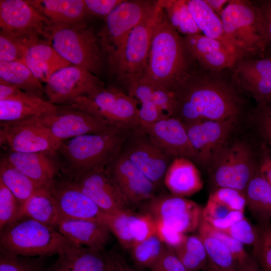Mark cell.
Returning <instances> with one entry per match:
<instances>
[{"instance_id":"cell-1","label":"cell","mask_w":271,"mask_h":271,"mask_svg":"<svg viewBox=\"0 0 271 271\" xmlns=\"http://www.w3.org/2000/svg\"><path fill=\"white\" fill-rule=\"evenodd\" d=\"M173 116L184 123L199 120H232L238 123L244 102L236 90L219 79L192 72L173 91Z\"/></svg>"},{"instance_id":"cell-2","label":"cell","mask_w":271,"mask_h":271,"mask_svg":"<svg viewBox=\"0 0 271 271\" xmlns=\"http://www.w3.org/2000/svg\"><path fill=\"white\" fill-rule=\"evenodd\" d=\"M188 56L183 38L164 13L154 32L142 77L154 85L173 91L193 72Z\"/></svg>"},{"instance_id":"cell-3","label":"cell","mask_w":271,"mask_h":271,"mask_svg":"<svg viewBox=\"0 0 271 271\" xmlns=\"http://www.w3.org/2000/svg\"><path fill=\"white\" fill-rule=\"evenodd\" d=\"M130 131L113 127L63 141L57 152L64 161L61 174L106 167L121 152Z\"/></svg>"},{"instance_id":"cell-4","label":"cell","mask_w":271,"mask_h":271,"mask_svg":"<svg viewBox=\"0 0 271 271\" xmlns=\"http://www.w3.org/2000/svg\"><path fill=\"white\" fill-rule=\"evenodd\" d=\"M45 40L71 64L98 76L107 64L98 33L86 20L71 25L49 26Z\"/></svg>"},{"instance_id":"cell-5","label":"cell","mask_w":271,"mask_h":271,"mask_svg":"<svg viewBox=\"0 0 271 271\" xmlns=\"http://www.w3.org/2000/svg\"><path fill=\"white\" fill-rule=\"evenodd\" d=\"M164 14L160 0L157 1L151 13L130 32L107 59L110 72L127 90L143 76L154 32Z\"/></svg>"},{"instance_id":"cell-6","label":"cell","mask_w":271,"mask_h":271,"mask_svg":"<svg viewBox=\"0 0 271 271\" xmlns=\"http://www.w3.org/2000/svg\"><path fill=\"white\" fill-rule=\"evenodd\" d=\"M69 240L55 228L21 217L1 231V248L26 257L58 254Z\"/></svg>"},{"instance_id":"cell-7","label":"cell","mask_w":271,"mask_h":271,"mask_svg":"<svg viewBox=\"0 0 271 271\" xmlns=\"http://www.w3.org/2000/svg\"><path fill=\"white\" fill-rule=\"evenodd\" d=\"M258 165V153L251 144L231 136L208 168L211 191L228 187L245 192Z\"/></svg>"},{"instance_id":"cell-8","label":"cell","mask_w":271,"mask_h":271,"mask_svg":"<svg viewBox=\"0 0 271 271\" xmlns=\"http://www.w3.org/2000/svg\"><path fill=\"white\" fill-rule=\"evenodd\" d=\"M220 18L224 34L240 59L254 55L263 57L267 43L257 5L247 1H229Z\"/></svg>"},{"instance_id":"cell-9","label":"cell","mask_w":271,"mask_h":271,"mask_svg":"<svg viewBox=\"0 0 271 271\" xmlns=\"http://www.w3.org/2000/svg\"><path fill=\"white\" fill-rule=\"evenodd\" d=\"M138 101L119 88L105 87L90 96H81L70 104L108 123L127 130L139 128Z\"/></svg>"},{"instance_id":"cell-10","label":"cell","mask_w":271,"mask_h":271,"mask_svg":"<svg viewBox=\"0 0 271 271\" xmlns=\"http://www.w3.org/2000/svg\"><path fill=\"white\" fill-rule=\"evenodd\" d=\"M61 143L37 117L0 123L1 146L8 151L44 152L53 156L57 153Z\"/></svg>"},{"instance_id":"cell-11","label":"cell","mask_w":271,"mask_h":271,"mask_svg":"<svg viewBox=\"0 0 271 271\" xmlns=\"http://www.w3.org/2000/svg\"><path fill=\"white\" fill-rule=\"evenodd\" d=\"M157 1L123 0L104 19L98 32L107 59L117 50L130 32L151 13Z\"/></svg>"},{"instance_id":"cell-12","label":"cell","mask_w":271,"mask_h":271,"mask_svg":"<svg viewBox=\"0 0 271 271\" xmlns=\"http://www.w3.org/2000/svg\"><path fill=\"white\" fill-rule=\"evenodd\" d=\"M105 88L99 77L82 67L70 65L53 73L45 83L48 100L66 105L81 96H90Z\"/></svg>"},{"instance_id":"cell-13","label":"cell","mask_w":271,"mask_h":271,"mask_svg":"<svg viewBox=\"0 0 271 271\" xmlns=\"http://www.w3.org/2000/svg\"><path fill=\"white\" fill-rule=\"evenodd\" d=\"M147 212L155 221L186 234L198 230L203 208L196 202L172 194L156 195L149 201Z\"/></svg>"},{"instance_id":"cell-14","label":"cell","mask_w":271,"mask_h":271,"mask_svg":"<svg viewBox=\"0 0 271 271\" xmlns=\"http://www.w3.org/2000/svg\"><path fill=\"white\" fill-rule=\"evenodd\" d=\"M102 210H128L129 205L111 177L106 167L62 175Z\"/></svg>"},{"instance_id":"cell-15","label":"cell","mask_w":271,"mask_h":271,"mask_svg":"<svg viewBox=\"0 0 271 271\" xmlns=\"http://www.w3.org/2000/svg\"><path fill=\"white\" fill-rule=\"evenodd\" d=\"M48 21L27 0L0 1L1 31L25 41L45 40Z\"/></svg>"},{"instance_id":"cell-16","label":"cell","mask_w":271,"mask_h":271,"mask_svg":"<svg viewBox=\"0 0 271 271\" xmlns=\"http://www.w3.org/2000/svg\"><path fill=\"white\" fill-rule=\"evenodd\" d=\"M184 123L195 153V162L209 168L238 123L232 120H199Z\"/></svg>"},{"instance_id":"cell-17","label":"cell","mask_w":271,"mask_h":271,"mask_svg":"<svg viewBox=\"0 0 271 271\" xmlns=\"http://www.w3.org/2000/svg\"><path fill=\"white\" fill-rule=\"evenodd\" d=\"M37 119L61 142L116 127L85 111L69 105H58L56 110L38 116Z\"/></svg>"},{"instance_id":"cell-18","label":"cell","mask_w":271,"mask_h":271,"mask_svg":"<svg viewBox=\"0 0 271 271\" xmlns=\"http://www.w3.org/2000/svg\"><path fill=\"white\" fill-rule=\"evenodd\" d=\"M122 151L158 187L173 160L139 128L128 133Z\"/></svg>"},{"instance_id":"cell-19","label":"cell","mask_w":271,"mask_h":271,"mask_svg":"<svg viewBox=\"0 0 271 271\" xmlns=\"http://www.w3.org/2000/svg\"><path fill=\"white\" fill-rule=\"evenodd\" d=\"M112 180L129 204L149 201L158 186L122 151L106 166Z\"/></svg>"},{"instance_id":"cell-20","label":"cell","mask_w":271,"mask_h":271,"mask_svg":"<svg viewBox=\"0 0 271 271\" xmlns=\"http://www.w3.org/2000/svg\"><path fill=\"white\" fill-rule=\"evenodd\" d=\"M140 128L172 159L185 158L195 162L185 124L179 118L171 116L153 123H141Z\"/></svg>"},{"instance_id":"cell-21","label":"cell","mask_w":271,"mask_h":271,"mask_svg":"<svg viewBox=\"0 0 271 271\" xmlns=\"http://www.w3.org/2000/svg\"><path fill=\"white\" fill-rule=\"evenodd\" d=\"M99 221L107 227L122 246L129 250L156 233L155 221L148 213L136 214L129 210L103 211Z\"/></svg>"},{"instance_id":"cell-22","label":"cell","mask_w":271,"mask_h":271,"mask_svg":"<svg viewBox=\"0 0 271 271\" xmlns=\"http://www.w3.org/2000/svg\"><path fill=\"white\" fill-rule=\"evenodd\" d=\"M47 188L56 201L62 220L81 219L99 221L103 210L60 174Z\"/></svg>"},{"instance_id":"cell-23","label":"cell","mask_w":271,"mask_h":271,"mask_svg":"<svg viewBox=\"0 0 271 271\" xmlns=\"http://www.w3.org/2000/svg\"><path fill=\"white\" fill-rule=\"evenodd\" d=\"M234 78L237 85L249 92L257 105L268 103L271 99V58L240 61Z\"/></svg>"},{"instance_id":"cell-24","label":"cell","mask_w":271,"mask_h":271,"mask_svg":"<svg viewBox=\"0 0 271 271\" xmlns=\"http://www.w3.org/2000/svg\"><path fill=\"white\" fill-rule=\"evenodd\" d=\"M183 40L192 57L206 69L220 70L233 66L239 60L220 41L204 35L186 36Z\"/></svg>"},{"instance_id":"cell-25","label":"cell","mask_w":271,"mask_h":271,"mask_svg":"<svg viewBox=\"0 0 271 271\" xmlns=\"http://www.w3.org/2000/svg\"><path fill=\"white\" fill-rule=\"evenodd\" d=\"M44 152L8 151L3 158L41 187L48 188L60 174L57 165Z\"/></svg>"},{"instance_id":"cell-26","label":"cell","mask_w":271,"mask_h":271,"mask_svg":"<svg viewBox=\"0 0 271 271\" xmlns=\"http://www.w3.org/2000/svg\"><path fill=\"white\" fill-rule=\"evenodd\" d=\"M76 245L103 250L110 239V231L102 222L93 220L69 219L60 221L56 228Z\"/></svg>"},{"instance_id":"cell-27","label":"cell","mask_w":271,"mask_h":271,"mask_svg":"<svg viewBox=\"0 0 271 271\" xmlns=\"http://www.w3.org/2000/svg\"><path fill=\"white\" fill-rule=\"evenodd\" d=\"M47 271H107L103 250L79 246L69 241Z\"/></svg>"},{"instance_id":"cell-28","label":"cell","mask_w":271,"mask_h":271,"mask_svg":"<svg viewBox=\"0 0 271 271\" xmlns=\"http://www.w3.org/2000/svg\"><path fill=\"white\" fill-rule=\"evenodd\" d=\"M24 61L34 75L45 83L53 73L71 65L43 39L28 42Z\"/></svg>"},{"instance_id":"cell-29","label":"cell","mask_w":271,"mask_h":271,"mask_svg":"<svg viewBox=\"0 0 271 271\" xmlns=\"http://www.w3.org/2000/svg\"><path fill=\"white\" fill-rule=\"evenodd\" d=\"M56 105L43 98L26 92L0 100L1 122H14L38 117L57 110Z\"/></svg>"},{"instance_id":"cell-30","label":"cell","mask_w":271,"mask_h":271,"mask_svg":"<svg viewBox=\"0 0 271 271\" xmlns=\"http://www.w3.org/2000/svg\"><path fill=\"white\" fill-rule=\"evenodd\" d=\"M164 183L171 194L187 197L195 194L203 187L200 172L193 162L185 158H176L170 163Z\"/></svg>"},{"instance_id":"cell-31","label":"cell","mask_w":271,"mask_h":271,"mask_svg":"<svg viewBox=\"0 0 271 271\" xmlns=\"http://www.w3.org/2000/svg\"><path fill=\"white\" fill-rule=\"evenodd\" d=\"M49 26L71 25L87 20L84 0H27Z\"/></svg>"},{"instance_id":"cell-32","label":"cell","mask_w":271,"mask_h":271,"mask_svg":"<svg viewBox=\"0 0 271 271\" xmlns=\"http://www.w3.org/2000/svg\"><path fill=\"white\" fill-rule=\"evenodd\" d=\"M187 3L200 32L208 37L220 41L240 60L235 49L224 34L220 17L211 9L205 0H188Z\"/></svg>"},{"instance_id":"cell-33","label":"cell","mask_w":271,"mask_h":271,"mask_svg":"<svg viewBox=\"0 0 271 271\" xmlns=\"http://www.w3.org/2000/svg\"><path fill=\"white\" fill-rule=\"evenodd\" d=\"M245 194L246 207L260 223L269 224L271 220V187L261 175L258 168L248 184Z\"/></svg>"},{"instance_id":"cell-34","label":"cell","mask_w":271,"mask_h":271,"mask_svg":"<svg viewBox=\"0 0 271 271\" xmlns=\"http://www.w3.org/2000/svg\"><path fill=\"white\" fill-rule=\"evenodd\" d=\"M0 79L29 94L43 98L44 86L24 61L0 62Z\"/></svg>"},{"instance_id":"cell-35","label":"cell","mask_w":271,"mask_h":271,"mask_svg":"<svg viewBox=\"0 0 271 271\" xmlns=\"http://www.w3.org/2000/svg\"><path fill=\"white\" fill-rule=\"evenodd\" d=\"M23 216L55 228L62 220L54 197L49 189L44 187L39 188L28 201L22 212Z\"/></svg>"},{"instance_id":"cell-36","label":"cell","mask_w":271,"mask_h":271,"mask_svg":"<svg viewBox=\"0 0 271 271\" xmlns=\"http://www.w3.org/2000/svg\"><path fill=\"white\" fill-rule=\"evenodd\" d=\"M0 181L18 200L22 214L28 201L41 188L28 176L9 164L3 158L0 163Z\"/></svg>"},{"instance_id":"cell-37","label":"cell","mask_w":271,"mask_h":271,"mask_svg":"<svg viewBox=\"0 0 271 271\" xmlns=\"http://www.w3.org/2000/svg\"><path fill=\"white\" fill-rule=\"evenodd\" d=\"M198 231L208 260L223 271H236L238 263L231 252L221 241L208 231L202 220Z\"/></svg>"},{"instance_id":"cell-38","label":"cell","mask_w":271,"mask_h":271,"mask_svg":"<svg viewBox=\"0 0 271 271\" xmlns=\"http://www.w3.org/2000/svg\"><path fill=\"white\" fill-rule=\"evenodd\" d=\"M160 3L168 21L179 33L185 36L200 34L187 1L160 0Z\"/></svg>"},{"instance_id":"cell-39","label":"cell","mask_w":271,"mask_h":271,"mask_svg":"<svg viewBox=\"0 0 271 271\" xmlns=\"http://www.w3.org/2000/svg\"><path fill=\"white\" fill-rule=\"evenodd\" d=\"M188 271H202L208 258L203 242L197 235H186L183 241L173 248Z\"/></svg>"},{"instance_id":"cell-40","label":"cell","mask_w":271,"mask_h":271,"mask_svg":"<svg viewBox=\"0 0 271 271\" xmlns=\"http://www.w3.org/2000/svg\"><path fill=\"white\" fill-rule=\"evenodd\" d=\"M154 86L148 81L142 79L129 90L128 94L140 104L139 118L141 123H153L167 117L153 100Z\"/></svg>"},{"instance_id":"cell-41","label":"cell","mask_w":271,"mask_h":271,"mask_svg":"<svg viewBox=\"0 0 271 271\" xmlns=\"http://www.w3.org/2000/svg\"><path fill=\"white\" fill-rule=\"evenodd\" d=\"M166 246L155 233L135 244L129 250L132 261L137 267L150 269L162 255Z\"/></svg>"},{"instance_id":"cell-42","label":"cell","mask_w":271,"mask_h":271,"mask_svg":"<svg viewBox=\"0 0 271 271\" xmlns=\"http://www.w3.org/2000/svg\"><path fill=\"white\" fill-rule=\"evenodd\" d=\"M244 217L243 211L232 210L209 199L202 210V218L211 226L220 230L228 228Z\"/></svg>"},{"instance_id":"cell-43","label":"cell","mask_w":271,"mask_h":271,"mask_svg":"<svg viewBox=\"0 0 271 271\" xmlns=\"http://www.w3.org/2000/svg\"><path fill=\"white\" fill-rule=\"evenodd\" d=\"M43 256L32 258L0 249V271H47Z\"/></svg>"},{"instance_id":"cell-44","label":"cell","mask_w":271,"mask_h":271,"mask_svg":"<svg viewBox=\"0 0 271 271\" xmlns=\"http://www.w3.org/2000/svg\"><path fill=\"white\" fill-rule=\"evenodd\" d=\"M21 214L18 200L0 181V230L19 219Z\"/></svg>"},{"instance_id":"cell-45","label":"cell","mask_w":271,"mask_h":271,"mask_svg":"<svg viewBox=\"0 0 271 271\" xmlns=\"http://www.w3.org/2000/svg\"><path fill=\"white\" fill-rule=\"evenodd\" d=\"M259 235L253 246L252 256L262 271H271V226L260 225Z\"/></svg>"},{"instance_id":"cell-46","label":"cell","mask_w":271,"mask_h":271,"mask_svg":"<svg viewBox=\"0 0 271 271\" xmlns=\"http://www.w3.org/2000/svg\"><path fill=\"white\" fill-rule=\"evenodd\" d=\"M208 199L222 204L232 210L244 212L246 207L245 192L234 188H217L211 192Z\"/></svg>"},{"instance_id":"cell-47","label":"cell","mask_w":271,"mask_h":271,"mask_svg":"<svg viewBox=\"0 0 271 271\" xmlns=\"http://www.w3.org/2000/svg\"><path fill=\"white\" fill-rule=\"evenodd\" d=\"M27 43L0 31V62L24 61Z\"/></svg>"},{"instance_id":"cell-48","label":"cell","mask_w":271,"mask_h":271,"mask_svg":"<svg viewBox=\"0 0 271 271\" xmlns=\"http://www.w3.org/2000/svg\"><path fill=\"white\" fill-rule=\"evenodd\" d=\"M220 231L229 235L243 245L252 246L257 242L260 233L259 227L253 225L245 217L228 228Z\"/></svg>"},{"instance_id":"cell-49","label":"cell","mask_w":271,"mask_h":271,"mask_svg":"<svg viewBox=\"0 0 271 271\" xmlns=\"http://www.w3.org/2000/svg\"><path fill=\"white\" fill-rule=\"evenodd\" d=\"M202 222L208 231L221 241L229 250L238 263L249 257V255L245 251L242 243L226 233L213 227L203 218Z\"/></svg>"},{"instance_id":"cell-50","label":"cell","mask_w":271,"mask_h":271,"mask_svg":"<svg viewBox=\"0 0 271 271\" xmlns=\"http://www.w3.org/2000/svg\"><path fill=\"white\" fill-rule=\"evenodd\" d=\"M254 121L263 141L271 147V105H257Z\"/></svg>"},{"instance_id":"cell-51","label":"cell","mask_w":271,"mask_h":271,"mask_svg":"<svg viewBox=\"0 0 271 271\" xmlns=\"http://www.w3.org/2000/svg\"><path fill=\"white\" fill-rule=\"evenodd\" d=\"M153 86V100L154 103L167 116H173L175 111L174 92L163 87Z\"/></svg>"},{"instance_id":"cell-52","label":"cell","mask_w":271,"mask_h":271,"mask_svg":"<svg viewBox=\"0 0 271 271\" xmlns=\"http://www.w3.org/2000/svg\"><path fill=\"white\" fill-rule=\"evenodd\" d=\"M150 269L151 271H188L173 248L167 245L162 255Z\"/></svg>"},{"instance_id":"cell-53","label":"cell","mask_w":271,"mask_h":271,"mask_svg":"<svg viewBox=\"0 0 271 271\" xmlns=\"http://www.w3.org/2000/svg\"><path fill=\"white\" fill-rule=\"evenodd\" d=\"M88 16L105 19L123 0H84Z\"/></svg>"},{"instance_id":"cell-54","label":"cell","mask_w":271,"mask_h":271,"mask_svg":"<svg viewBox=\"0 0 271 271\" xmlns=\"http://www.w3.org/2000/svg\"><path fill=\"white\" fill-rule=\"evenodd\" d=\"M155 221L156 233L166 245L175 248L184 240L186 234L178 232L164 223Z\"/></svg>"},{"instance_id":"cell-55","label":"cell","mask_w":271,"mask_h":271,"mask_svg":"<svg viewBox=\"0 0 271 271\" xmlns=\"http://www.w3.org/2000/svg\"><path fill=\"white\" fill-rule=\"evenodd\" d=\"M258 151L259 171L271 187V147L262 141Z\"/></svg>"},{"instance_id":"cell-56","label":"cell","mask_w":271,"mask_h":271,"mask_svg":"<svg viewBox=\"0 0 271 271\" xmlns=\"http://www.w3.org/2000/svg\"><path fill=\"white\" fill-rule=\"evenodd\" d=\"M107 271H136L125 261L122 255L114 249L103 250Z\"/></svg>"},{"instance_id":"cell-57","label":"cell","mask_w":271,"mask_h":271,"mask_svg":"<svg viewBox=\"0 0 271 271\" xmlns=\"http://www.w3.org/2000/svg\"><path fill=\"white\" fill-rule=\"evenodd\" d=\"M265 39L271 43V1L260 2L257 5Z\"/></svg>"},{"instance_id":"cell-58","label":"cell","mask_w":271,"mask_h":271,"mask_svg":"<svg viewBox=\"0 0 271 271\" xmlns=\"http://www.w3.org/2000/svg\"><path fill=\"white\" fill-rule=\"evenodd\" d=\"M24 92L12 84L0 79V100L17 96Z\"/></svg>"},{"instance_id":"cell-59","label":"cell","mask_w":271,"mask_h":271,"mask_svg":"<svg viewBox=\"0 0 271 271\" xmlns=\"http://www.w3.org/2000/svg\"><path fill=\"white\" fill-rule=\"evenodd\" d=\"M236 271H262L253 256L249 257L243 262L238 263Z\"/></svg>"},{"instance_id":"cell-60","label":"cell","mask_w":271,"mask_h":271,"mask_svg":"<svg viewBox=\"0 0 271 271\" xmlns=\"http://www.w3.org/2000/svg\"><path fill=\"white\" fill-rule=\"evenodd\" d=\"M207 5L219 17L229 1L227 0H205Z\"/></svg>"},{"instance_id":"cell-61","label":"cell","mask_w":271,"mask_h":271,"mask_svg":"<svg viewBox=\"0 0 271 271\" xmlns=\"http://www.w3.org/2000/svg\"><path fill=\"white\" fill-rule=\"evenodd\" d=\"M202 271H223L216 266L209 260Z\"/></svg>"},{"instance_id":"cell-62","label":"cell","mask_w":271,"mask_h":271,"mask_svg":"<svg viewBox=\"0 0 271 271\" xmlns=\"http://www.w3.org/2000/svg\"><path fill=\"white\" fill-rule=\"evenodd\" d=\"M268 104H270L271 105V99L270 100L269 102L268 103Z\"/></svg>"},{"instance_id":"cell-63","label":"cell","mask_w":271,"mask_h":271,"mask_svg":"<svg viewBox=\"0 0 271 271\" xmlns=\"http://www.w3.org/2000/svg\"><path fill=\"white\" fill-rule=\"evenodd\" d=\"M271 58V57H270Z\"/></svg>"}]
</instances>
